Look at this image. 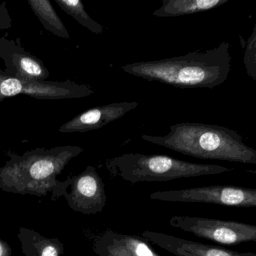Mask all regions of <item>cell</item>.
<instances>
[{"label": "cell", "instance_id": "cell-7", "mask_svg": "<svg viewBox=\"0 0 256 256\" xmlns=\"http://www.w3.org/2000/svg\"><path fill=\"white\" fill-rule=\"evenodd\" d=\"M95 92L90 86L70 80L34 82L7 76L0 70V102L5 98L24 95L36 100H59L90 96Z\"/></svg>", "mask_w": 256, "mask_h": 256}, {"label": "cell", "instance_id": "cell-19", "mask_svg": "<svg viewBox=\"0 0 256 256\" xmlns=\"http://www.w3.org/2000/svg\"><path fill=\"white\" fill-rule=\"evenodd\" d=\"M11 17L7 10L6 2H0V30H8L12 28Z\"/></svg>", "mask_w": 256, "mask_h": 256}, {"label": "cell", "instance_id": "cell-20", "mask_svg": "<svg viewBox=\"0 0 256 256\" xmlns=\"http://www.w3.org/2000/svg\"><path fill=\"white\" fill-rule=\"evenodd\" d=\"M12 248L8 242L0 239V256H12Z\"/></svg>", "mask_w": 256, "mask_h": 256}, {"label": "cell", "instance_id": "cell-3", "mask_svg": "<svg viewBox=\"0 0 256 256\" xmlns=\"http://www.w3.org/2000/svg\"><path fill=\"white\" fill-rule=\"evenodd\" d=\"M142 139L196 158L256 164V150L239 133L221 126L182 122L170 126L166 136L144 134Z\"/></svg>", "mask_w": 256, "mask_h": 256}, {"label": "cell", "instance_id": "cell-9", "mask_svg": "<svg viewBox=\"0 0 256 256\" xmlns=\"http://www.w3.org/2000/svg\"><path fill=\"white\" fill-rule=\"evenodd\" d=\"M7 36L0 38V58L5 64L6 74L28 82H46L50 72L42 61L29 53L20 38L8 40Z\"/></svg>", "mask_w": 256, "mask_h": 256}, {"label": "cell", "instance_id": "cell-4", "mask_svg": "<svg viewBox=\"0 0 256 256\" xmlns=\"http://www.w3.org/2000/svg\"><path fill=\"white\" fill-rule=\"evenodd\" d=\"M106 168L110 176L132 184L220 174L233 170L218 164H198L169 156L142 154H125L114 157L106 162Z\"/></svg>", "mask_w": 256, "mask_h": 256}, {"label": "cell", "instance_id": "cell-14", "mask_svg": "<svg viewBox=\"0 0 256 256\" xmlns=\"http://www.w3.org/2000/svg\"><path fill=\"white\" fill-rule=\"evenodd\" d=\"M28 4L44 29L60 38H70V34L66 28L56 14L50 1L28 0Z\"/></svg>", "mask_w": 256, "mask_h": 256}, {"label": "cell", "instance_id": "cell-2", "mask_svg": "<svg viewBox=\"0 0 256 256\" xmlns=\"http://www.w3.org/2000/svg\"><path fill=\"white\" fill-rule=\"evenodd\" d=\"M229 47L224 42L206 52L127 64L122 70L136 77L176 88L212 89L227 80L230 70Z\"/></svg>", "mask_w": 256, "mask_h": 256}, {"label": "cell", "instance_id": "cell-13", "mask_svg": "<svg viewBox=\"0 0 256 256\" xmlns=\"http://www.w3.org/2000/svg\"><path fill=\"white\" fill-rule=\"evenodd\" d=\"M229 0H162L152 14L157 18H174L204 12L227 4Z\"/></svg>", "mask_w": 256, "mask_h": 256}, {"label": "cell", "instance_id": "cell-5", "mask_svg": "<svg viewBox=\"0 0 256 256\" xmlns=\"http://www.w3.org/2000/svg\"><path fill=\"white\" fill-rule=\"evenodd\" d=\"M175 228L222 245L256 242V226L233 220L175 216L169 220Z\"/></svg>", "mask_w": 256, "mask_h": 256}, {"label": "cell", "instance_id": "cell-16", "mask_svg": "<svg viewBox=\"0 0 256 256\" xmlns=\"http://www.w3.org/2000/svg\"><path fill=\"white\" fill-rule=\"evenodd\" d=\"M94 250L98 256H132L116 238L115 232L110 230L96 238Z\"/></svg>", "mask_w": 256, "mask_h": 256}, {"label": "cell", "instance_id": "cell-8", "mask_svg": "<svg viewBox=\"0 0 256 256\" xmlns=\"http://www.w3.org/2000/svg\"><path fill=\"white\" fill-rule=\"evenodd\" d=\"M65 197L73 210L86 215L102 212L107 202L104 184L96 169L89 166L80 174L68 178Z\"/></svg>", "mask_w": 256, "mask_h": 256}, {"label": "cell", "instance_id": "cell-11", "mask_svg": "<svg viewBox=\"0 0 256 256\" xmlns=\"http://www.w3.org/2000/svg\"><path fill=\"white\" fill-rule=\"evenodd\" d=\"M139 106L138 102L110 103L83 112L61 126L60 132H88L106 126Z\"/></svg>", "mask_w": 256, "mask_h": 256}, {"label": "cell", "instance_id": "cell-15", "mask_svg": "<svg viewBox=\"0 0 256 256\" xmlns=\"http://www.w3.org/2000/svg\"><path fill=\"white\" fill-rule=\"evenodd\" d=\"M60 8L94 34L103 32V26L91 18L80 0H55Z\"/></svg>", "mask_w": 256, "mask_h": 256}, {"label": "cell", "instance_id": "cell-1", "mask_svg": "<svg viewBox=\"0 0 256 256\" xmlns=\"http://www.w3.org/2000/svg\"><path fill=\"white\" fill-rule=\"evenodd\" d=\"M78 146L37 148L23 155L8 152L10 160L0 168V190L14 194L46 196L50 193L56 200L65 196L68 179L58 180L70 160L83 152Z\"/></svg>", "mask_w": 256, "mask_h": 256}, {"label": "cell", "instance_id": "cell-12", "mask_svg": "<svg viewBox=\"0 0 256 256\" xmlns=\"http://www.w3.org/2000/svg\"><path fill=\"white\" fill-rule=\"evenodd\" d=\"M25 256H62L64 245L58 238H46L36 230L20 227L18 234Z\"/></svg>", "mask_w": 256, "mask_h": 256}, {"label": "cell", "instance_id": "cell-10", "mask_svg": "<svg viewBox=\"0 0 256 256\" xmlns=\"http://www.w3.org/2000/svg\"><path fill=\"white\" fill-rule=\"evenodd\" d=\"M142 238L176 256H256L254 253L238 252L222 247L194 242L162 232L145 230Z\"/></svg>", "mask_w": 256, "mask_h": 256}, {"label": "cell", "instance_id": "cell-6", "mask_svg": "<svg viewBox=\"0 0 256 256\" xmlns=\"http://www.w3.org/2000/svg\"><path fill=\"white\" fill-rule=\"evenodd\" d=\"M152 200L184 203H206L222 206L256 208V190L234 186H210L156 192Z\"/></svg>", "mask_w": 256, "mask_h": 256}, {"label": "cell", "instance_id": "cell-18", "mask_svg": "<svg viewBox=\"0 0 256 256\" xmlns=\"http://www.w3.org/2000/svg\"><path fill=\"white\" fill-rule=\"evenodd\" d=\"M244 65L247 74L256 80V25L253 28L252 34L250 36L246 46L244 58Z\"/></svg>", "mask_w": 256, "mask_h": 256}, {"label": "cell", "instance_id": "cell-17", "mask_svg": "<svg viewBox=\"0 0 256 256\" xmlns=\"http://www.w3.org/2000/svg\"><path fill=\"white\" fill-rule=\"evenodd\" d=\"M115 235L132 256H160L144 238L116 232Z\"/></svg>", "mask_w": 256, "mask_h": 256}]
</instances>
